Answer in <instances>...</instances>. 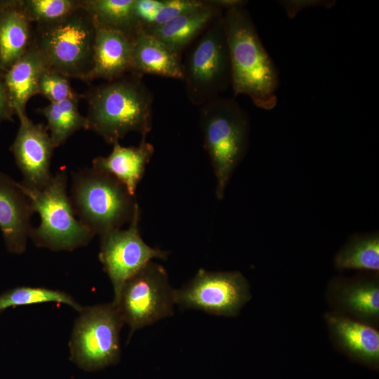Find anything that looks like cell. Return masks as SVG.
<instances>
[{"instance_id":"obj_19","label":"cell","mask_w":379,"mask_h":379,"mask_svg":"<svg viewBox=\"0 0 379 379\" xmlns=\"http://www.w3.org/2000/svg\"><path fill=\"white\" fill-rule=\"evenodd\" d=\"M46 68L47 67L40 53L31 44L1 76L10 105L18 117L26 114L28 100L39 94V80Z\"/></svg>"},{"instance_id":"obj_3","label":"cell","mask_w":379,"mask_h":379,"mask_svg":"<svg viewBox=\"0 0 379 379\" xmlns=\"http://www.w3.org/2000/svg\"><path fill=\"white\" fill-rule=\"evenodd\" d=\"M200 107L204 146L216 179L215 195L222 199L230 179L246 153L249 118L231 98L219 96Z\"/></svg>"},{"instance_id":"obj_10","label":"cell","mask_w":379,"mask_h":379,"mask_svg":"<svg viewBox=\"0 0 379 379\" xmlns=\"http://www.w3.org/2000/svg\"><path fill=\"white\" fill-rule=\"evenodd\" d=\"M251 298L248 283L239 272L199 269L188 283L174 291L175 304L218 316L237 315Z\"/></svg>"},{"instance_id":"obj_7","label":"cell","mask_w":379,"mask_h":379,"mask_svg":"<svg viewBox=\"0 0 379 379\" xmlns=\"http://www.w3.org/2000/svg\"><path fill=\"white\" fill-rule=\"evenodd\" d=\"M182 67V80L193 105L201 106L231 86V62L223 14L201 33Z\"/></svg>"},{"instance_id":"obj_24","label":"cell","mask_w":379,"mask_h":379,"mask_svg":"<svg viewBox=\"0 0 379 379\" xmlns=\"http://www.w3.org/2000/svg\"><path fill=\"white\" fill-rule=\"evenodd\" d=\"M335 264L340 269L378 271V234L353 237L337 253Z\"/></svg>"},{"instance_id":"obj_28","label":"cell","mask_w":379,"mask_h":379,"mask_svg":"<svg viewBox=\"0 0 379 379\" xmlns=\"http://www.w3.org/2000/svg\"><path fill=\"white\" fill-rule=\"evenodd\" d=\"M207 3L208 1L200 0H162L161 9L151 25L163 24L180 15L199 9Z\"/></svg>"},{"instance_id":"obj_21","label":"cell","mask_w":379,"mask_h":379,"mask_svg":"<svg viewBox=\"0 0 379 379\" xmlns=\"http://www.w3.org/2000/svg\"><path fill=\"white\" fill-rule=\"evenodd\" d=\"M95 25L133 36L141 26L135 13V0H80Z\"/></svg>"},{"instance_id":"obj_31","label":"cell","mask_w":379,"mask_h":379,"mask_svg":"<svg viewBox=\"0 0 379 379\" xmlns=\"http://www.w3.org/2000/svg\"><path fill=\"white\" fill-rule=\"evenodd\" d=\"M15 112L11 108L2 77L0 76V121H13Z\"/></svg>"},{"instance_id":"obj_1","label":"cell","mask_w":379,"mask_h":379,"mask_svg":"<svg viewBox=\"0 0 379 379\" xmlns=\"http://www.w3.org/2000/svg\"><path fill=\"white\" fill-rule=\"evenodd\" d=\"M223 18L234 95L248 96L262 109H274L278 101L279 73L251 15L244 6H238L225 9Z\"/></svg>"},{"instance_id":"obj_16","label":"cell","mask_w":379,"mask_h":379,"mask_svg":"<svg viewBox=\"0 0 379 379\" xmlns=\"http://www.w3.org/2000/svg\"><path fill=\"white\" fill-rule=\"evenodd\" d=\"M33 28L22 0H0V76L28 49Z\"/></svg>"},{"instance_id":"obj_4","label":"cell","mask_w":379,"mask_h":379,"mask_svg":"<svg viewBox=\"0 0 379 379\" xmlns=\"http://www.w3.org/2000/svg\"><path fill=\"white\" fill-rule=\"evenodd\" d=\"M96 26L82 7L59 21L36 25L32 45L48 69L88 82L93 68Z\"/></svg>"},{"instance_id":"obj_25","label":"cell","mask_w":379,"mask_h":379,"mask_svg":"<svg viewBox=\"0 0 379 379\" xmlns=\"http://www.w3.org/2000/svg\"><path fill=\"white\" fill-rule=\"evenodd\" d=\"M45 302L65 304L78 312L83 308L65 292L41 287L18 286L0 294V312L11 307Z\"/></svg>"},{"instance_id":"obj_2","label":"cell","mask_w":379,"mask_h":379,"mask_svg":"<svg viewBox=\"0 0 379 379\" xmlns=\"http://www.w3.org/2000/svg\"><path fill=\"white\" fill-rule=\"evenodd\" d=\"M88 104V129L107 142H119L136 132L145 139L152 127L153 96L133 73L91 87L84 94Z\"/></svg>"},{"instance_id":"obj_6","label":"cell","mask_w":379,"mask_h":379,"mask_svg":"<svg viewBox=\"0 0 379 379\" xmlns=\"http://www.w3.org/2000/svg\"><path fill=\"white\" fill-rule=\"evenodd\" d=\"M19 185L30 200L40 225L32 228L29 237L39 247L52 251H72L86 246L95 234L76 217L67 194L66 171H58L41 188Z\"/></svg>"},{"instance_id":"obj_20","label":"cell","mask_w":379,"mask_h":379,"mask_svg":"<svg viewBox=\"0 0 379 379\" xmlns=\"http://www.w3.org/2000/svg\"><path fill=\"white\" fill-rule=\"evenodd\" d=\"M326 317L333 335L345 352L365 364H378L379 333L377 330L337 314L329 313Z\"/></svg>"},{"instance_id":"obj_26","label":"cell","mask_w":379,"mask_h":379,"mask_svg":"<svg viewBox=\"0 0 379 379\" xmlns=\"http://www.w3.org/2000/svg\"><path fill=\"white\" fill-rule=\"evenodd\" d=\"M32 23L50 24L71 15L80 7V0H22Z\"/></svg>"},{"instance_id":"obj_17","label":"cell","mask_w":379,"mask_h":379,"mask_svg":"<svg viewBox=\"0 0 379 379\" xmlns=\"http://www.w3.org/2000/svg\"><path fill=\"white\" fill-rule=\"evenodd\" d=\"M131 73L176 79L183 76L180 58L142 26L133 36Z\"/></svg>"},{"instance_id":"obj_5","label":"cell","mask_w":379,"mask_h":379,"mask_svg":"<svg viewBox=\"0 0 379 379\" xmlns=\"http://www.w3.org/2000/svg\"><path fill=\"white\" fill-rule=\"evenodd\" d=\"M71 194L76 215L95 235L130 223L139 208L121 182L93 168L74 173Z\"/></svg>"},{"instance_id":"obj_27","label":"cell","mask_w":379,"mask_h":379,"mask_svg":"<svg viewBox=\"0 0 379 379\" xmlns=\"http://www.w3.org/2000/svg\"><path fill=\"white\" fill-rule=\"evenodd\" d=\"M38 92L51 103L84 98V95L79 94L72 88L69 78L48 68L40 76Z\"/></svg>"},{"instance_id":"obj_14","label":"cell","mask_w":379,"mask_h":379,"mask_svg":"<svg viewBox=\"0 0 379 379\" xmlns=\"http://www.w3.org/2000/svg\"><path fill=\"white\" fill-rule=\"evenodd\" d=\"M95 26L93 63L88 82L98 79L112 81L131 73L133 36Z\"/></svg>"},{"instance_id":"obj_30","label":"cell","mask_w":379,"mask_h":379,"mask_svg":"<svg viewBox=\"0 0 379 379\" xmlns=\"http://www.w3.org/2000/svg\"><path fill=\"white\" fill-rule=\"evenodd\" d=\"M280 4L284 7L286 14L290 18H293L298 12L307 7H314L319 6H332V1H281Z\"/></svg>"},{"instance_id":"obj_12","label":"cell","mask_w":379,"mask_h":379,"mask_svg":"<svg viewBox=\"0 0 379 379\" xmlns=\"http://www.w3.org/2000/svg\"><path fill=\"white\" fill-rule=\"evenodd\" d=\"M19 118L20 125L11 151L21 171L22 185L41 188L51 180V162L55 149L46 127L35 124L27 114Z\"/></svg>"},{"instance_id":"obj_11","label":"cell","mask_w":379,"mask_h":379,"mask_svg":"<svg viewBox=\"0 0 379 379\" xmlns=\"http://www.w3.org/2000/svg\"><path fill=\"white\" fill-rule=\"evenodd\" d=\"M140 207L126 230H113L100 235L99 258L114 290L115 301L125 281L153 259H166L168 252L152 248L140 236Z\"/></svg>"},{"instance_id":"obj_22","label":"cell","mask_w":379,"mask_h":379,"mask_svg":"<svg viewBox=\"0 0 379 379\" xmlns=\"http://www.w3.org/2000/svg\"><path fill=\"white\" fill-rule=\"evenodd\" d=\"M335 298L345 310L371 321L379 316V286L376 281L361 280L336 284Z\"/></svg>"},{"instance_id":"obj_18","label":"cell","mask_w":379,"mask_h":379,"mask_svg":"<svg viewBox=\"0 0 379 379\" xmlns=\"http://www.w3.org/2000/svg\"><path fill=\"white\" fill-rule=\"evenodd\" d=\"M154 152L153 145L145 139H142L137 147H124L118 142L113 144L112 151L108 156L95 158L91 168L112 175L135 196Z\"/></svg>"},{"instance_id":"obj_15","label":"cell","mask_w":379,"mask_h":379,"mask_svg":"<svg viewBox=\"0 0 379 379\" xmlns=\"http://www.w3.org/2000/svg\"><path fill=\"white\" fill-rule=\"evenodd\" d=\"M223 11L216 1H208L204 7L180 15L163 24L141 26L180 57L192 41L223 14Z\"/></svg>"},{"instance_id":"obj_13","label":"cell","mask_w":379,"mask_h":379,"mask_svg":"<svg viewBox=\"0 0 379 379\" xmlns=\"http://www.w3.org/2000/svg\"><path fill=\"white\" fill-rule=\"evenodd\" d=\"M34 211L19 182L0 172V230L9 252L26 250Z\"/></svg>"},{"instance_id":"obj_8","label":"cell","mask_w":379,"mask_h":379,"mask_svg":"<svg viewBox=\"0 0 379 379\" xmlns=\"http://www.w3.org/2000/svg\"><path fill=\"white\" fill-rule=\"evenodd\" d=\"M174 291L164 267L153 261L125 281L112 303L129 326L130 338L136 330L173 315Z\"/></svg>"},{"instance_id":"obj_23","label":"cell","mask_w":379,"mask_h":379,"mask_svg":"<svg viewBox=\"0 0 379 379\" xmlns=\"http://www.w3.org/2000/svg\"><path fill=\"white\" fill-rule=\"evenodd\" d=\"M79 100L50 103L37 109L46 119V127L55 148L65 143L75 132L88 129L87 119L78 109Z\"/></svg>"},{"instance_id":"obj_29","label":"cell","mask_w":379,"mask_h":379,"mask_svg":"<svg viewBox=\"0 0 379 379\" xmlns=\"http://www.w3.org/2000/svg\"><path fill=\"white\" fill-rule=\"evenodd\" d=\"M162 6V0H135V13L142 26L153 24Z\"/></svg>"},{"instance_id":"obj_9","label":"cell","mask_w":379,"mask_h":379,"mask_svg":"<svg viewBox=\"0 0 379 379\" xmlns=\"http://www.w3.org/2000/svg\"><path fill=\"white\" fill-rule=\"evenodd\" d=\"M69 342L71 359L93 370L116 362L120 355V331L124 324L112 303L83 307Z\"/></svg>"}]
</instances>
